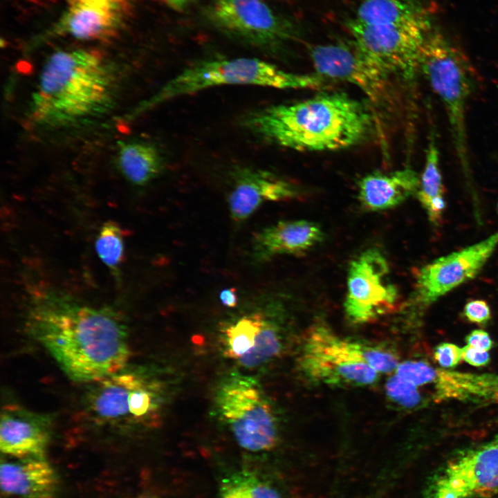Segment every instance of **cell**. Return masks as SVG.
Instances as JSON below:
<instances>
[{"label":"cell","instance_id":"obj_25","mask_svg":"<svg viewBox=\"0 0 498 498\" xmlns=\"http://www.w3.org/2000/svg\"><path fill=\"white\" fill-rule=\"evenodd\" d=\"M266 320L259 314L247 315L229 326L224 332V353L238 360L255 346Z\"/></svg>","mask_w":498,"mask_h":498},{"label":"cell","instance_id":"obj_34","mask_svg":"<svg viewBox=\"0 0 498 498\" xmlns=\"http://www.w3.org/2000/svg\"><path fill=\"white\" fill-rule=\"evenodd\" d=\"M468 345L477 349L488 351L492 347V341L489 334L481 329L471 331L465 338Z\"/></svg>","mask_w":498,"mask_h":498},{"label":"cell","instance_id":"obj_28","mask_svg":"<svg viewBox=\"0 0 498 498\" xmlns=\"http://www.w3.org/2000/svg\"><path fill=\"white\" fill-rule=\"evenodd\" d=\"M386 391L392 400L407 407L415 406L421 398L416 386L396 374L388 380Z\"/></svg>","mask_w":498,"mask_h":498},{"label":"cell","instance_id":"obj_20","mask_svg":"<svg viewBox=\"0 0 498 498\" xmlns=\"http://www.w3.org/2000/svg\"><path fill=\"white\" fill-rule=\"evenodd\" d=\"M17 460L1 463V491L21 498H53L57 478L44 457Z\"/></svg>","mask_w":498,"mask_h":498},{"label":"cell","instance_id":"obj_19","mask_svg":"<svg viewBox=\"0 0 498 498\" xmlns=\"http://www.w3.org/2000/svg\"><path fill=\"white\" fill-rule=\"evenodd\" d=\"M321 228L306 220L282 221L261 231L255 239V257L260 260L277 255H299L323 239Z\"/></svg>","mask_w":498,"mask_h":498},{"label":"cell","instance_id":"obj_10","mask_svg":"<svg viewBox=\"0 0 498 498\" xmlns=\"http://www.w3.org/2000/svg\"><path fill=\"white\" fill-rule=\"evenodd\" d=\"M498 491V434L448 460L427 482L422 498H474Z\"/></svg>","mask_w":498,"mask_h":498},{"label":"cell","instance_id":"obj_29","mask_svg":"<svg viewBox=\"0 0 498 498\" xmlns=\"http://www.w3.org/2000/svg\"><path fill=\"white\" fill-rule=\"evenodd\" d=\"M395 374L417 387L435 380L437 372L425 362L406 361L398 364Z\"/></svg>","mask_w":498,"mask_h":498},{"label":"cell","instance_id":"obj_4","mask_svg":"<svg viewBox=\"0 0 498 498\" xmlns=\"http://www.w3.org/2000/svg\"><path fill=\"white\" fill-rule=\"evenodd\" d=\"M318 75L297 74L257 58L210 59L185 68L141 106L147 110L174 98L223 85H255L275 89H315Z\"/></svg>","mask_w":498,"mask_h":498},{"label":"cell","instance_id":"obj_38","mask_svg":"<svg viewBox=\"0 0 498 498\" xmlns=\"http://www.w3.org/2000/svg\"><path fill=\"white\" fill-rule=\"evenodd\" d=\"M497 211H498V202H497Z\"/></svg>","mask_w":498,"mask_h":498},{"label":"cell","instance_id":"obj_14","mask_svg":"<svg viewBox=\"0 0 498 498\" xmlns=\"http://www.w3.org/2000/svg\"><path fill=\"white\" fill-rule=\"evenodd\" d=\"M311 57L318 75L347 82L360 89L371 102L386 105L390 97L389 75L355 46H315Z\"/></svg>","mask_w":498,"mask_h":498},{"label":"cell","instance_id":"obj_15","mask_svg":"<svg viewBox=\"0 0 498 498\" xmlns=\"http://www.w3.org/2000/svg\"><path fill=\"white\" fill-rule=\"evenodd\" d=\"M50 418L16 405L1 414L0 449L17 459L44 457L50 440Z\"/></svg>","mask_w":498,"mask_h":498},{"label":"cell","instance_id":"obj_6","mask_svg":"<svg viewBox=\"0 0 498 498\" xmlns=\"http://www.w3.org/2000/svg\"><path fill=\"white\" fill-rule=\"evenodd\" d=\"M421 72L442 102L448 118L456 152L468 172L465 110L473 89L470 63L464 54L441 33H427L419 55Z\"/></svg>","mask_w":498,"mask_h":498},{"label":"cell","instance_id":"obj_11","mask_svg":"<svg viewBox=\"0 0 498 498\" xmlns=\"http://www.w3.org/2000/svg\"><path fill=\"white\" fill-rule=\"evenodd\" d=\"M389 277L387 261L376 249L363 252L351 262L344 304L351 322L367 323L393 310L398 290Z\"/></svg>","mask_w":498,"mask_h":498},{"label":"cell","instance_id":"obj_27","mask_svg":"<svg viewBox=\"0 0 498 498\" xmlns=\"http://www.w3.org/2000/svg\"><path fill=\"white\" fill-rule=\"evenodd\" d=\"M280 349L278 333L275 327L266 320L253 348L237 362L243 367L255 368L276 357Z\"/></svg>","mask_w":498,"mask_h":498},{"label":"cell","instance_id":"obj_18","mask_svg":"<svg viewBox=\"0 0 498 498\" xmlns=\"http://www.w3.org/2000/svg\"><path fill=\"white\" fill-rule=\"evenodd\" d=\"M419 183L418 174L409 167L389 173H371L358 183V199L367 210L391 209L416 194Z\"/></svg>","mask_w":498,"mask_h":498},{"label":"cell","instance_id":"obj_13","mask_svg":"<svg viewBox=\"0 0 498 498\" xmlns=\"http://www.w3.org/2000/svg\"><path fill=\"white\" fill-rule=\"evenodd\" d=\"M497 246L498 231L422 267L416 275L412 294L413 304L419 308H427L475 277Z\"/></svg>","mask_w":498,"mask_h":498},{"label":"cell","instance_id":"obj_33","mask_svg":"<svg viewBox=\"0 0 498 498\" xmlns=\"http://www.w3.org/2000/svg\"><path fill=\"white\" fill-rule=\"evenodd\" d=\"M462 359L472 366L481 367L489 362L490 356L487 351L467 345L462 348Z\"/></svg>","mask_w":498,"mask_h":498},{"label":"cell","instance_id":"obj_16","mask_svg":"<svg viewBox=\"0 0 498 498\" xmlns=\"http://www.w3.org/2000/svg\"><path fill=\"white\" fill-rule=\"evenodd\" d=\"M124 0H69L55 33L75 39L105 38L120 24Z\"/></svg>","mask_w":498,"mask_h":498},{"label":"cell","instance_id":"obj_37","mask_svg":"<svg viewBox=\"0 0 498 498\" xmlns=\"http://www.w3.org/2000/svg\"><path fill=\"white\" fill-rule=\"evenodd\" d=\"M137 498H149V497H137Z\"/></svg>","mask_w":498,"mask_h":498},{"label":"cell","instance_id":"obj_36","mask_svg":"<svg viewBox=\"0 0 498 498\" xmlns=\"http://www.w3.org/2000/svg\"><path fill=\"white\" fill-rule=\"evenodd\" d=\"M168 6L173 10L182 11L192 5L195 0H163Z\"/></svg>","mask_w":498,"mask_h":498},{"label":"cell","instance_id":"obj_8","mask_svg":"<svg viewBox=\"0 0 498 498\" xmlns=\"http://www.w3.org/2000/svg\"><path fill=\"white\" fill-rule=\"evenodd\" d=\"M216 405L240 447L250 452L270 450L277 441L276 418L259 386L250 378L232 376L222 382Z\"/></svg>","mask_w":498,"mask_h":498},{"label":"cell","instance_id":"obj_9","mask_svg":"<svg viewBox=\"0 0 498 498\" xmlns=\"http://www.w3.org/2000/svg\"><path fill=\"white\" fill-rule=\"evenodd\" d=\"M355 46L389 75L410 82L419 72V55L430 26L412 24H366L355 19L348 23Z\"/></svg>","mask_w":498,"mask_h":498},{"label":"cell","instance_id":"obj_35","mask_svg":"<svg viewBox=\"0 0 498 498\" xmlns=\"http://www.w3.org/2000/svg\"><path fill=\"white\" fill-rule=\"evenodd\" d=\"M219 298L222 304L229 308H233L237 304V290L234 288L224 289L221 292Z\"/></svg>","mask_w":498,"mask_h":498},{"label":"cell","instance_id":"obj_1","mask_svg":"<svg viewBox=\"0 0 498 498\" xmlns=\"http://www.w3.org/2000/svg\"><path fill=\"white\" fill-rule=\"evenodd\" d=\"M26 325L73 380L91 383L126 367L127 328L111 307L90 306L61 291L44 290L31 298Z\"/></svg>","mask_w":498,"mask_h":498},{"label":"cell","instance_id":"obj_22","mask_svg":"<svg viewBox=\"0 0 498 498\" xmlns=\"http://www.w3.org/2000/svg\"><path fill=\"white\" fill-rule=\"evenodd\" d=\"M117 163L127 181L143 186L160 173L163 161L158 149L140 142H122L118 145Z\"/></svg>","mask_w":498,"mask_h":498},{"label":"cell","instance_id":"obj_31","mask_svg":"<svg viewBox=\"0 0 498 498\" xmlns=\"http://www.w3.org/2000/svg\"><path fill=\"white\" fill-rule=\"evenodd\" d=\"M434 358L443 367H454L462 359V349L452 343L439 344L435 348Z\"/></svg>","mask_w":498,"mask_h":498},{"label":"cell","instance_id":"obj_2","mask_svg":"<svg viewBox=\"0 0 498 498\" xmlns=\"http://www.w3.org/2000/svg\"><path fill=\"white\" fill-rule=\"evenodd\" d=\"M371 112L342 93H324L249 113L243 125L255 135L303 151L337 150L359 143L370 129Z\"/></svg>","mask_w":498,"mask_h":498},{"label":"cell","instance_id":"obj_12","mask_svg":"<svg viewBox=\"0 0 498 498\" xmlns=\"http://www.w3.org/2000/svg\"><path fill=\"white\" fill-rule=\"evenodd\" d=\"M222 33L250 45L268 48L289 38V25L262 0H214L206 10Z\"/></svg>","mask_w":498,"mask_h":498},{"label":"cell","instance_id":"obj_3","mask_svg":"<svg viewBox=\"0 0 498 498\" xmlns=\"http://www.w3.org/2000/svg\"><path fill=\"white\" fill-rule=\"evenodd\" d=\"M115 76L95 52L58 50L46 60L30 104L38 125L59 127L104 111L110 104Z\"/></svg>","mask_w":498,"mask_h":498},{"label":"cell","instance_id":"obj_32","mask_svg":"<svg viewBox=\"0 0 498 498\" xmlns=\"http://www.w3.org/2000/svg\"><path fill=\"white\" fill-rule=\"evenodd\" d=\"M463 315L470 322L483 324L491 318L490 308L486 302L474 299L465 304Z\"/></svg>","mask_w":498,"mask_h":498},{"label":"cell","instance_id":"obj_17","mask_svg":"<svg viewBox=\"0 0 498 498\" xmlns=\"http://www.w3.org/2000/svg\"><path fill=\"white\" fill-rule=\"evenodd\" d=\"M234 183L228 206L231 216L237 221L248 219L265 201L288 199L295 194V189L288 182L261 169H239Z\"/></svg>","mask_w":498,"mask_h":498},{"label":"cell","instance_id":"obj_24","mask_svg":"<svg viewBox=\"0 0 498 498\" xmlns=\"http://www.w3.org/2000/svg\"><path fill=\"white\" fill-rule=\"evenodd\" d=\"M217 498H282L277 488L257 473L239 470L224 478Z\"/></svg>","mask_w":498,"mask_h":498},{"label":"cell","instance_id":"obj_23","mask_svg":"<svg viewBox=\"0 0 498 498\" xmlns=\"http://www.w3.org/2000/svg\"><path fill=\"white\" fill-rule=\"evenodd\" d=\"M418 199L432 224H439L445 208L440 169V154L436 135L432 131L425 153V162L420 177Z\"/></svg>","mask_w":498,"mask_h":498},{"label":"cell","instance_id":"obj_26","mask_svg":"<svg viewBox=\"0 0 498 498\" xmlns=\"http://www.w3.org/2000/svg\"><path fill=\"white\" fill-rule=\"evenodd\" d=\"M95 250L112 275L118 279L124 248L122 229L116 222L103 223L95 241Z\"/></svg>","mask_w":498,"mask_h":498},{"label":"cell","instance_id":"obj_7","mask_svg":"<svg viewBox=\"0 0 498 498\" xmlns=\"http://www.w3.org/2000/svg\"><path fill=\"white\" fill-rule=\"evenodd\" d=\"M304 374L316 382L339 386H367L378 374L365 362L362 343L344 339L323 325L305 334L299 355Z\"/></svg>","mask_w":498,"mask_h":498},{"label":"cell","instance_id":"obj_30","mask_svg":"<svg viewBox=\"0 0 498 498\" xmlns=\"http://www.w3.org/2000/svg\"><path fill=\"white\" fill-rule=\"evenodd\" d=\"M362 351L366 363L378 374L395 371L399 364L396 356L385 349L362 343Z\"/></svg>","mask_w":498,"mask_h":498},{"label":"cell","instance_id":"obj_21","mask_svg":"<svg viewBox=\"0 0 498 498\" xmlns=\"http://www.w3.org/2000/svg\"><path fill=\"white\" fill-rule=\"evenodd\" d=\"M354 19L371 25L430 26L426 10L418 0H362Z\"/></svg>","mask_w":498,"mask_h":498},{"label":"cell","instance_id":"obj_5","mask_svg":"<svg viewBox=\"0 0 498 498\" xmlns=\"http://www.w3.org/2000/svg\"><path fill=\"white\" fill-rule=\"evenodd\" d=\"M82 413L91 426L127 432L151 421L160 406L159 386L126 367L90 383Z\"/></svg>","mask_w":498,"mask_h":498}]
</instances>
